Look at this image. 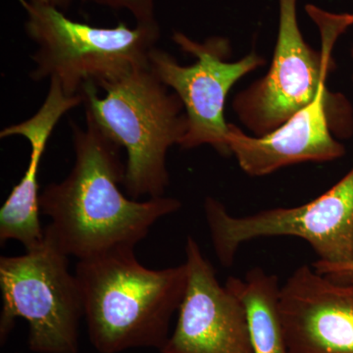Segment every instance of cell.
Listing matches in <instances>:
<instances>
[{"label":"cell","instance_id":"obj_1","mask_svg":"<svg viewBox=\"0 0 353 353\" xmlns=\"http://www.w3.org/2000/svg\"><path fill=\"white\" fill-rule=\"evenodd\" d=\"M75 160L68 176L48 185L39 197L44 229L78 261L120 250H134L155 223L182 206L173 197L139 201L125 196L126 163L121 148L85 115V126L72 122Z\"/></svg>","mask_w":353,"mask_h":353},{"label":"cell","instance_id":"obj_2","mask_svg":"<svg viewBox=\"0 0 353 353\" xmlns=\"http://www.w3.org/2000/svg\"><path fill=\"white\" fill-rule=\"evenodd\" d=\"M75 274L88 340L97 352L161 350L185 296V263L153 270L134 250H120L78 261Z\"/></svg>","mask_w":353,"mask_h":353},{"label":"cell","instance_id":"obj_3","mask_svg":"<svg viewBox=\"0 0 353 353\" xmlns=\"http://www.w3.org/2000/svg\"><path fill=\"white\" fill-rule=\"evenodd\" d=\"M81 92L85 115L127 153L123 187L132 199L165 196L169 185L167 153L181 145L188 132L187 114L150 66L141 67L101 88Z\"/></svg>","mask_w":353,"mask_h":353},{"label":"cell","instance_id":"obj_4","mask_svg":"<svg viewBox=\"0 0 353 353\" xmlns=\"http://www.w3.org/2000/svg\"><path fill=\"white\" fill-rule=\"evenodd\" d=\"M27 19L25 29L38 46L32 53V80H55L68 97L81 94L85 85L101 88L134 70L150 66L160 38L157 24L120 22L101 28L70 19L57 7L18 0Z\"/></svg>","mask_w":353,"mask_h":353},{"label":"cell","instance_id":"obj_5","mask_svg":"<svg viewBox=\"0 0 353 353\" xmlns=\"http://www.w3.org/2000/svg\"><path fill=\"white\" fill-rule=\"evenodd\" d=\"M70 256L44 229V239L19 256L0 259L1 345L16 319L29 325L28 347L34 353H78L83 318L80 285Z\"/></svg>","mask_w":353,"mask_h":353},{"label":"cell","instance_id":"obj_6","mask_svg":"<svg viewBox=\"0 0 353 353\" xmlns=\"http://www.w3.org/2000/svg\"><path fill=\"white\" fill-rule=\"evenodd\" d=\"M278 1L277 43L270 69L261 80L236 95L233 104L239 119L256 137L281 126L326 90L327 78L334 69L331 57L334 41L353 23V15H336L307 6L322 32L323 50L316 51L299 29L297 0Z\"/></svg>","mask_w":353,"mask_h":353},{"label":"cell","instance_id":"obj_7","mask_svg":"<svg viewBox=\"0 0 353 353\" xmlns=\"http://www.w3.org/2000/svg\"><path fill=\"white\" fill-rule=\"evenodd\" d=\"M204 213L215 254L223 266L233 265L243 243L268 236H296L307 241L319 261L353 260V168L314 201L290 208H273L238 217L206 197Z\"/></svg>","mask_w":353,"mask_h":353},{"label":"cell","instance_id":"obj_8","mask_svg":"<svg viewBox=\"0 0 353 353\" xmlns=\"http://www.w3.org/2000/svg\"><path fill=\"white\" fill-rule=\"evenodd\" d=\"M172 39L196 61L183 66L170 53L155 48L150 53V66L157 78L178 95L185 108L189 128L180 146L190 150L209 145L229 157V123L224 114L228 94L243 77L261 67L265 59L252 52L238 61H228L231 44L222 37L199 43L183 32H174Z\"/></svg>","mask_w":353,"mask_h":353},{"label":"cell","instance_id":"obj_9","mask_svg":"<svg viewBox=\"0 0 353 353\" xmlns=\"http://www.w3.org/2000/svg\"><path fill=\"white\" fill-rule=\"evenodd\" d=\"M188 283L175 329L160 353H253L245 309L188 236Z\"/></svg>","mask_w":353,"mask_h":353},{"label":"cell","instance_id":"obj_10","mask_svg":"<svg viewBox=\"0 0 353 353\" xmlns=\"http://www.w3.org/2000/svg\"><path fill=\"white\" fill-rule=\"evenodd\" d=\"M290 353H353V284L301 265L281 285Z\"/></svg>","mask_w":353,"mask_h":353},{"label":"cell","instance_id":"obj_11","mask_svg":"<svg viewBox=\"0 0 353 353\" xmlns=\"http://www.w3.org/2000/svg\"><path fill=\"white\" fill-rule=\"evenodd\" d=\"M340 103L336 95L326 88L306 108L261 137L248 136L236 125L229 124L230 152L241 170L252 176L269 175L301 162L338 159L343 157L345 148L332 136L331 130L336 126L331 113L336 116Z\"/></svg>","mask_w":353,"mask_h":353},{"label":"cell","instance_id":"obj_12","mask_svg":"<svg viewBox=\"0 0 353 353\" xmlns=\"http://www.w3.org/2000/svg\"><path fill=\"white\" fill-rule=\"evenodd\" d=\"M82 103V95L68 97L57 81L50 80L48 95L39 110L29 119L10 125L0 132L1 139L23 137L31 145L27 170L0 209L1 245L8 241H17L29 250L43 241L44 228L39 220V171L41 158L58 122L65 114Z\"/></svg>","mask_w":353,"mask_h":353},{"label":"cell","instance_id":"obj_13","mask_svg":"<svg viewBox=\"0 0 353 353\" xmlns=\"http://www.w3.org/2000/svg\"><path fill=\"white\" fill-rule=\"evenodd\" d=\"M225 285L245 309L253 353H290L281 315L277 276L255 267L243 279L230 277Z\"/></svg>","mask_w":353,"mask_h":353},{"label":"cell","instance_id":"obj_14","mask_svg":"<svg viewBox=\"0 0 353 353\" xmlns=\"http://www.w3.org/2000/svg\"><path fill=\"white\" fill-rule=\"evenodd\" d=\"M99 6L119 10H126L132 14L136 24H157L155 18L154 0H85Z\"/></svg>","mask_w":353,"mask_h":353},{"label":"cell","instance_id":"obj_15","mask_svg":"<svg viewBox=\"0 0 353 353\" xmlns=\"http://www.w3.org/2000/svg\"><path fill=\"white\" fill-rule=\"evenodd\" d=\"M312 266L318 273L336 282L353 284V260L339 264L326 263L317 260Z\"/></svg>","mask_w":353,"mask_h":353},{"label":"cell","instance_id":"obj_16","mask_svg":"<svg viewBox=\"0 0 353 353\" xmlns=\"http://www.w3.org/2000/svg\"><path fill=\"white\" fill-rule=\"evenodd\" d=\"M30 1L37 4L57 7L60 10H65L68 8L71 0H30Z\"/></svg>","mask_w":353,"mask_h":353},{"label":"cell","instance_id":"obj_17","mask_svg":"<svg viewBox=\"0 0 353 353\" xmlns=\"http://www.w3.org/2000/svg\"><path fill=\"white\" fill-rule=\"evenodd\" d=\"M352 57H353V48H352Z\"/></svg>","mask_w":353,"mask_h":353}]
</instances>
